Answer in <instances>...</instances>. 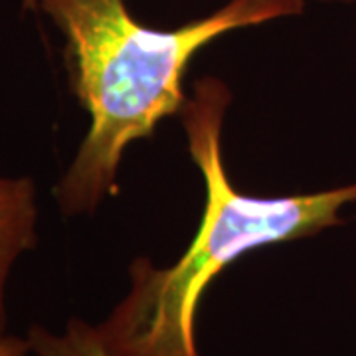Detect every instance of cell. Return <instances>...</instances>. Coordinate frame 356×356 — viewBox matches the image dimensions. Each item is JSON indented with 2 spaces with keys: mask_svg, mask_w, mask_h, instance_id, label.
Segmentation results:
<instances>
[{
  "mask_svg": "<svg viewBox=\"0 0 356 356\" xmlns=\"http://www.w3.org/2000/svg\"><path fill=\"white\" fill-rule=\"evenodd\" d=\"M44 13L64 38V62L77 103L89 115L54 196L67 218L91 216L117 191V170L131 143L182 113L184 76L196 54L220 36L299 16L305 0H229L212 14L163 30L137 20L125 0H22Z\"/></svg>",
  "mask_w": 356,
  "mask_h": 356,
  "instance_id": "obj_1",
  "label": "cell"
},
{
  "mask_svg": "<svg viewBox=\"0 0 356 356\" xmlns=\"http://www.w3.org/2000/svg\"><path fill=\"white\" fill-rule=\"evenodd\" d=\"M232 93L218 77H200L180 113L188 153L206 186L200 228L177 264L156 267L137 257L131 287L97 325L113 356H200L196 313L208 285L236 259L259 248L295 242L343 226L356 202V180L329 191L255 196L238 191L222 154V129Z\"/></svg>",
  "mask_w": 356,
  "mask_h": 356,
  "instance_id": "obj_2",
  "label": "cell"
},
{
  "mask_svg": "<svg viewBox=\"0 0 356 356\" xmlns=\"http://www.w3.org/2000/svg\"><path fill=\"white\" fill-rule=\"evenodd\" d=\"M318 2H341V4H353L356 0H318Z\"/></svg>",
  "mask_w": 356,
  "mask_h": 356,
  "instance_id": "obj_6",
  "label": "cell"
},
{
  "mask_svg": "<svg viewBox=\"0 0 356 356\" xmlns=\"http://www.w3.org/2000/svg\"><path fill=\"white\" fill-rule=\"evenodd\" d=\"M26 339L32 355L36 356H113L103 343L97 325H89L77 317L67 321L64 332L32 325Z\"/></svg>",
  "mask_w": 356,
  "mask_h": 356,
  "instance_id": "obj_4",
  "label": "cell"
},
{
  "mask_svg": "<svg viewBox=\"0 0 356 356\" xmlns=\"http://www.w3.org/2000/svg\"><path fill=\"white\" fill-rule=\"evenodd\" d=\"M32 353L30 350V343L28 339L22 337H14V334H4L0 339V356H28Z\"/></svg>",
  "mask_w": 356,
  "mask_h": 356,
  "instance_id": "obj_5",
  "label": "cell"
},
{
  "mask_svg": "<svg viewBox=\"0 0 356 356\" xmlns=\"http://www.w3.org/2000/svg\"><path fill=\"white\" fill-rule=\"evenodd\" d=\"M38 243V188L30 177L0 175V339L6 334V283L20 255Z\"/></svg>",
  "mask_w": 356,
  "mask_h": 356,
  "instance_id": "obj_3",
  "label": "cell"
}]
</instances>
